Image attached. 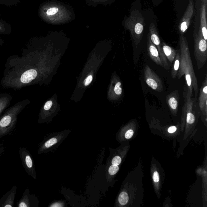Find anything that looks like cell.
<instances>
[{
  "label": "cell",
  "mask_w": 207,
  "mask_h": 207,
  "mask_svg": "<svg viewBox=\"0 0 207 207\" xmlns=\"http://www.w3.org/2000/svg\"><path fill=\"white\" fill-rule=\"evenodd\" d=\"M179 45L181 61L177 77L180 79L184 75L185 76L183 95L188 97H192L193 89L194 97L197 98L199 90L197 79L193 67L188 41L183 35L180 37Z\"/></svg>",
  "instance_id": "1"
},
{
  "label": "cell",
  "mask_w": 207,
  "mask_h": 207,
  "mask_svg": "<svg viewBox=\"0 0 207 207\" xmlns=\"http://www.w3.org/2000/svg\"><path fill=\"white\" fill-rule=\"evenodd\" d=\"M71 131L69 129L48 134L39 145L37 151L38 155L55 151L67 138Z\"/></svg>",
  "instance_id": "2"
},
{
  "label": "cell",
  "mask_w": 207,
  "mask_h": 207,
  "mask_svg": "<svg viewBox=\"0 0 207 207\" xmlns=\"http://www.w3.org/2000/svg\"><path fill=\"white\" fill-rule=\"evenodd\" d=\"M144 25V19L141 13L137 10L133 11L128 19L127 27L136 46L140 44L143 39Z\"/></svg>",
  "instance_id": "3"
},
{
  "label": "cell",
  "mask_w": 207,
  "mask_h": 207,
  "mask_svg": "<svg viewBox=\"0 0 207 207\" xmlns=\"http://www.w3.org/2000/svg\"><path fill=\"white\" fill-rule=\"evenodd\" d=\"M194 41V55L198 69H201L207 61V43L203 36L201 29L193 32Z\"/></svg>",
  "instance_id": "4"
},
{
  "label": "cell",
  "mask_w": 207,
  "mask_h": 207,
  "mask_svg": "<svg viewBox=\"0 0 207 207\" xmlns=\"http://www.w3.org/2000/svg\"><path fill=\"white\" fill-rule=\"evenodd\" d=\"M144 79L147 86L155 91L159 92L163 91L162 81L159 77L148 65H146L144 68Z\"/></svg>",
  "instance_id": "5"
},
{
  "label": "cell",
  "mask_w": 207,
  "mask_h": 207,
  "mask_svg": "<svg viewBox=\"0 0 207 207\" xmlns=\"http://www.w3.org/2000/svg\"><path fill=\"white\" fill-rule=\"evenodd\" d=\"M19 153L22 165L26 172L33 178L36 179L35 164L31 154L25 147H20Z\"/></svg>",
  "instance_id": "6"
},
{
  "label": "cell",
  "mask_w": 207,
  "mask_h": 207,
  "mask_svg": "<svg viewBox=\"0 0 207 207\" xmlns=\"http://www.w3.org/2000/svg\"><path fill=\"white\" fill-rule=\"evenodd\" d=\"M149 29L148 34L150 36V38L152 43L156 46L158 51H159L160 57L162 63L163 67L166 70H169L170 68V65L168 63V61L163 53L162 47V43L161 42L157 29L153 23H151L150 24V26H149Z\"/></svg>",
  "instance_id": "7"
},
{
  "label": "cell",
  "mask_w": 207,
  "mask_h": 207,
  "mask_svg": "<svg viewBox=\"0 0 207 207\" xmlns=\"http://www.w3.org/2000/svg\"><path fill=\"white\" fill-rule=\"evenodd\" d=\"M39 200L34 194H31L29 189H25L22 197L17 202V207H38Z\"/></svg>",
  "instance_id": "8"
},
{
  "label": "cell",
  "mask_w": 207,
  "mask_h": 207,
  "mask_svg": "<svg viewBox=\"0 0 207 207\" xmlns=\"http://www.w3.org/2000/svg\"><path fill=\"white\" fill-rule=\"evenodd\" d=\"M201 112L205 118L207 114V76L205 74L202 86L200 89L197 101Z\"/></svg>",
  "instance_id": "9"
},
{
  "label": "cell",
  "mask_w": 207,
  "mask_h": 207,
  "mask_svg": "<svg viewBox=\"0 0 207 207\" xmlns=\"http://www.w3.org/2000/svg\"><path fill=\"white\" fill-rule=\"evenodd\" d=\"M194 13V5L193 0H189L187 9L184 13V15L181 20L179 25V30L182 35L188 29L193 14Z\"/></svg>",
  "instance_id": "10"
},
{
  "label": "cell",
  "mask_w": 207,
  "mask_h": 207,
  "mask_svg": "<svg viewBox=\"0 0 207 207\" xmlns=\"http://www.w3.org/2000/svg\"><path fill=\"white\" fill-rule=\"evenodd\" d=\"M180 95L178 90L176 89L167 96L165 98L166 102L171 113L176 115L178 109Z\"/></svg>",
  "instance_id": "11"
},
{
  "label": "cell",
  "mask_w": 207,
  "mask_h": 207,
  "mask_svg": "<svg viewBox=\"0 0 207 207\" xmlns=\"http://www.w3.org/2000/svg\"><path fill=\"white\" fill-rule=\"evenodd\" d=\"M17 186L15 185L0 199V207H13L14 204Z\"/></svg>",
  "instance_id": "12"
},
{
  "label": "cell",
  "mask_w": 207,
  "mask_h": 207,
  "mask_svg": "<svg viewBox=\"0 0 207 207\" xmlns=\"http://www.w3.org/2000/svg\"><path fill=\"white\" fill-rule=\"evenodd\" d=\"M147 51L148 55L150 59L158 66L163 67L162 63L159 54V51L156 46L152 43L150 40L149 34L147 36Z\"/></svg>",
  "instance_id": "13"
},
{
  "label": "cell",
  "mask_w": 207,
  "mask_h": 207,
  "mask_svg": "<svg viewBox=\"0 0 207 207\" xmlns=\"http://www.w3.org/2000/svg\"><path fill=\"white\" fill-rule=\"evenodd\" d=\"M205 6L203 4L201 9V25L200 29L201 30L203 36L205 40H207V22H206Z\"/></svg>",
  "instance_id": "14"
},
{
  "label": "cell",
  "mask_w": 207,
  "mask_h": 207,
  "mask_svg": "<svg viewBox=\"0 0 207 207\" xmlns=\"http://www.w3.org/2000/svg\"><path fill=\"white\" fill-rule=\"evenodd\" d=\"M162 47L163 53L167 61H169L170 64H172L176 57V50L167 45L165 42L162 43Z\"/></svg>",
  "instance_id": "15"
},
{
  "label": "cell",
  "mask_w": 207,
  "mask_h": 207,
  "mask_svg": "<svg viewBox=\"0 0 207 207\" xmlns=\"http://www.w3.org/2000/svg\"><path fill=\"white\" fill-rule=\"evenodd\" d=\"M37 72L34 69L27 70L21 76L20 81L24 83H28L36 78Z\"/></svg>",
  "instance_id": "16"
},
{
  "label": "cell",
  "mask_w": 207,
  "mask_h": 207,
  "mask_svg": "<svg viewBox=\"0 0 207 207\" xmlns=\"http://www.w3.org/2000/svg\"><path fill=\"white\" fill-rule=\"evenodd\" d=\"M180 61H181L180 50L178 49L176 51V54L175 59L174 60V63L171 71V77L173 79H175L177 77L179 69Z\"/></svg>",
  "instance_id": "17"
},
{
  "label": "cell",
  "mask_w": 207,
  "mask_h": 207,
  "mask_svg": "<svg viewBox=\"0 0 207 207\" xmlns=\"http://www.w3.org/2000/svg\"><path fill=\"white\" fill-rule=\"evenodd\" d=\"M119 165H107L106 166V178L107 182L110 181L112 176L116 175L119 172Z\"/></svg>",
  "instance_id": "18"
},
{
  "label": "cell",
  "mask_w": 207,
  "mask_h": 207,
  "mask_svg": "<svg viewBox=\"0 0 207 207\" xmlns=\"http://www.w3.org/2000/svg\"><path fill=\"white\" fill-rule=\"evenodd\" d=\"M12 31V26L10 23L0 19V33H10Z\"/></svg>",
  "instance_id": "19"
},
{
  "label": "cell",
  "mask_w": 207,
  "mask_h": 207,
  "mask_svg": "<svg viewBox=\"0 0 207 207\" xmlns=\"http://www.w3.org/2000/svg\"><path fill=\"white\" fill-rule=\"evenodd\" d=\"M129 196L127 193L125 191H122L118 197V202L121 206L126 205L128 202Z\"/></svg>",
  "instance_id": "20"
},
{
  "label": "cell",
  "mask_w": 207,
  "mask_h": 207,
  "mask_svg": "<svg viewBox=\"0 0 207 207\" xmlns=\"http://www.w3.org/2000/svg\"><path fill=\"white\" fill-rule=\"evenodd\" d=\"M20 3V0H0V4L7 7L15 6Z\"/></svg>",
  "instance_id": "21"
},
{
  "label": "cell",
  "mask_w": 207,
  "mask_h": 207,
  "mask_svg": "<svg viewBox=\"0 0 207 207\" xmlns=\"http://www.w3.org/2000/svg\"><path fill=\"white\" fill-rule=\"evenodd\" d=\"M67 202L64 200L54 201L50 203L49 207H65L67 206Z\"/></svg>",
  "instance_id": "22"
},
{
  "label": "cell",
  "mask_w": 207,
  "mask_h": 207,
  "mask_svg": "<svg viewBox=\"0 0 207 207\" xmlns=\"http://www.w3.org/2000/svg\"><path fill=\"white\" fill-rule=\"evenodd\" d=\"M121 83L119 81H118L115 84L114 87V91L116 95L118 96L121 95L122 93V88L121 87Z\"/></svg>",
  "instance_id": "23"
},
{
  "label": "cell",
  "mask_w": 207,
  "mask_h": 207,
  "mask_svg": "<svg viewBox=\"0 0 207 207\" xmlns=\"http://www.w3.org/2000/svg\"><path fill=\"white\" fill-rule=\"evenodd\" d=\"M58 12V9L57 7H53L49 9L47 11V14L48 15H52L55 14Z\"/></svg>",
  "instance_id": "24"
},
{
  "label": "cell",
  "mask_w": 207,
  "mask_h": 207,
  "mask_svg": "<svg viewBox=\"0 0 207 207\" xmlns=\"http://www.w3.org/2000/svg\"><path fill=\"white\" fill-rule=\"evenodd\" d=\"M134 135V131L132 129H129L125 134V137L127 139H129L132 137Z\"/></svg>",
  "instance_id": "25"
},
{
  "label": "cell",
  "mask_w": 207,
  "mask_h": 207,
  "mask_svg": "<svg viewBox=\"0 0 207 207\" xmlns=\"http://www.w3.org/2000/svg\"><path fill=\"white\" fill-rule=\"evenodd\" d=\"M93 79V77L91 75H89L86 78V79L84 81V85L85 86H88L89 84L91 83Z\"/></svg>",
  "instance_id": "26"
},
{
  "label": "cell",
  "mask_w": 207,
  "mask_h": 207,
  "mask_svg": "<svg viewBox=\"0 0 207 207\" xmlns=\"http://www.w3.org/2000/svg\"><path fill=\"white\" fill-rule=\"evenodd\" d=\"M52 105V102L51 101H48L46 102L44 107V109L45 110H50L51 106Z\"/></svg>",
  "instance_id": "27"
},
{
  "label": "cell",
  "mask_w": 207,
  "mask_h": 207,
  "mask_svg": "<svg viewBox=\"0 0 207 207\" xmlns=\"http://www.w3.org/2000/svg\"><path fill=\"white\" fill-rule=\"evenodd\" d=\"M153 178V180L154 182H158L159 181V173H158L157 172L155 171V172H154Z\"/></svg>",
  "instance_id": "28"
},
{
  "label": "cell",
  "mask_w": 207,
  "mask_h": 207,
  "mask_svg": "<svg viewBox=\"0 0 207 207\" xmlns=\"http://www.w3.org/2000/svg\"><path fill=\"white\" fill-rule=\"evenodd\" d=\"M177 128L175 126H172L168 128V131L170 133H173L175 132L176 131Z\"/></svg>",
  "instance_id": "29"
},
{
  "label": "cell",
  "mask_w": 207,
  "mask_h": 207,
  "mask_svg": "<svg viewBox=\"0 0 207 207\" xmlns=\"http://www.w3.org/2000/svg\"><path fill=\"white\" fill-rule=\"evenodd\" d=\"M5 148L4 144L2 143H0V156L5 151Z\"/></svg>",
  "instance_id": "30"
},
{
  "label": "cell",
  "mask_w": 207,
  "mask_h": 207,
  "mask_svg": "<svg viewBox=\"0 0 207 207\" xmlns=\"http://www.w3.org/2000/svg\"><path fill=\"white\" fill-rule=\"evenodd\" d=\"M203 1H204V4H205V6H206V3H207V0H203Z\"/></svg>",
  "instance_id": "31"
}]
</instances>
